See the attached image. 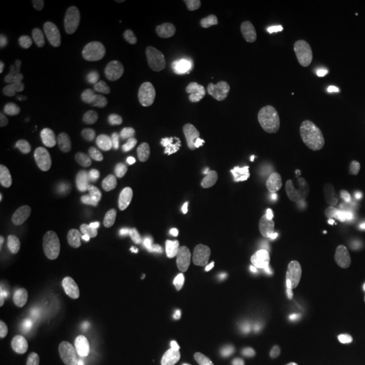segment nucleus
Returning a JSON list of instances; mask_svg holds the SVG:
<instances>
[{"label": "nucleus", "mask_w": 365, "mask_h": 365, "mask_svg": "<svg viewBox=\"0 0 365 365\" xmlns=\"http://www.w3.org/2000/svg\"><path fill=\"white\" fill-rule=\"evenodd\" d=\"M287 190L306 214H344L365 200V159L346 145H323L294 164Z\"/></svg>", "instance_id": "1"}, {"label": "nucleus", "mask_w": 365, "mask_h": 365, "mask_svg": "<svg viewBox=\"0 0 365 365\" xmlns=\"http://www.w3.org/2000/svg\"><path fill=\"white\" fill-rule=\"evenodd\" d=\"M282 69L280 41L266 21L240 26L225 60V98L232 116L257 119L271 105Z\"/></svg>", "instance_id": "2"}, {"label": "nucleus", "mask_w": 365, "mask_h": 365, "mask_svg": "<svg viewBox=\"0 0 365 365\" xmlns=\"http://www.w3.org/2000/svg\"><path fill=\"white\" fill-rule=\"evenodd\" d=\"M152 105L173 152L185 164L202 166L214 155V121L200 91L180 76H162Z\"/></svg>", "instance_id": "3"}, {"label": "nucleus", "mask_w": 365, "mask_h": 365, "mask_svg": "<svg viewBox=\"0 0 365 365\" xmlns=\"http://www.w3.org/2000/svg\"><path fill=\"white\" fill-rule=\"evenodd\" d=\"M86 313V294L81 289L31 294L10 311L14 332L29 339H43L55 332L57 323H74Z\"/></svg>", "instance_id": "4"}, {"label": "nucleus", "mask_w": 365, "mask_h": 365, "mask_svg": "<svg viewBox=\"0 0 365 365\" xmlns=\"http://www.w3.org/2000/svg\"><path fill=\"white\" fill-rule=\"evenodd\" d=\"M116 143L135 166H150L157 157V130L150 109L135 98H123L112 109Z\"/></svg>", "instance_id": "5"}, {"label": "nucleus", "mask_w": 365, "mask_h": 365, "mask_svg": "<svg viewBox=\"0 0 365 365\" xmlns=\"http://www.w3.org/2000/svg\"><path fill=\"white\" fill-rule=\"evenodd\" d=\"M334 327L330 318L318 311H304L294 320H289L284 330V346L297 361L318 365L330 349Z\"/></svg>", "instance_id": "6"}, {"label": "nucleus", "mask_w": 365, "mask_h": 365, "mask_svg": "<svg viewBox=\"0 0 365 365\" xmlns=\"http://www.w3.org/2000/svg\"><path fill=\"white\" fill-rule=\"evenodd\" d=\"M69 159L78 169L98 171L114 155V143L109 133L98 123H76L64 138Z\"/></svg>", "instance_id": "7"}, {"label": "nucleus", "mask_w": 365, "mask_h": 365, "mask_svg": "<svg viewBox=\"0 0 365 365\" xmlns=\"http://www.w3.org/2000/svg\"><path fill=\"white\" fill-rule=\"evenodd\" d=\"M349 261L339 250L325 247V250L313 252L304 264L302 277L306 287L316 294H339L346 287Z\"/></svg>", "instance_id": "8"}, {"label": "nucleus", "mask_w": 365, "mask_h": 365, "mask_svg": "<svg viewBox=\"0 0 365 365\" xmlns=\"http://www.w3.org/2000/svg\"><path fill=\"white\" fill-rule=\"evenodd\" d=\"M112 10L116 14L121 31L133 36V38H140V36H145L152 29L157 5L152 0H114Z\"/></svg>", "instance_id": "9"}, {"label": "nucleus", "mask_w": 365, "mask_h": 365, "mask_svg": "<svg viewBox=\"0 0 365 365\" xmlns=\"http://www.w3.org/2000/svg\"><path fill=\"white\" fill-rule=\"evenodd\" d=\"M330 313L334 320L346 325L365 327V284L351 282L339 294L330 297Z\"/></svg>", "instance_id": "10"}, {"label": "nucleus", "mask_w": 365, "mask_h": 365, "mask_svg": "<svg viewBox=\"0 0 365 365\" xmlns=\"http://www.w3.org/2000/svg\"><path fill=\"white\" fill-rule=\"evenodd\" d=\"M318 365H365V337L359 332L334 330L330 349Z\"/></svg>", "instance_id": "11"}, {"label": "nucleus", "mask_w": 365, "mask_h": 365, "mask_svg": "<svg viewBox=\"0 0 365 365\" xmlns=\"http://www.w3.org/2000/svg\"><path fill=\"white\" fill-rule=\"evenodd\" d=\"M26 150L29 143L21 126L17 121L5 119L3 126H0V164H3V169H10V166L19 164L24 159Z\"/></svg>", "instance_id": "12"}, {"label": "nucleus", "mask_w": 365, "mask_h": 365, "mask_svg": "<svg viewBox=\"0 0 365 365\" xmlns=\"http://www.w3.org/2000/svg\"><path fill=\"white\" fill-rule=\"evenodd\" d=\"M14 232H17L14 221L7 214H3L0 216V257H7V254H10V247L14 242Z\"/></svg>", "instance_id": "13"}, {"label": "nucleus", "mask_w": 365, "mask_h": 365, "mask_svg": "<svg viewBox=\"0 0 365 365\" xmlns=\"http://www.w3.org/2000/svg\"><path fill=\"white\" fill-rule=\"evenodd\" d=\"M60 346L76 354V351H86V349H93V339L83 337V334H69V337H60Z\"/></svg>", "instance_id": "14"}, {"label": "nucleus", "mask_w": 365, "mask_h": 365, "mask_svg": "<svg viewBox=\"0 0 365 365\" xmlns=\"http://www.w3.org/2000/svg\"><path fill=\"white\" fill-rule=\"evenodd\" d=\"M21 365H55V363L43 361V359H34V361H26V363H21Z\"/></svg>", "instance_id": "15"}]
</instances>
